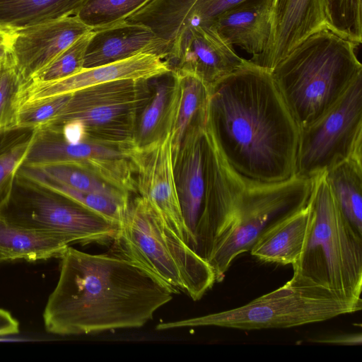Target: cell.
Instances as JSON below:
<instances>
[{
    "mask_svg": "<svg viewBox=\"0 0 362 362\" xmlns=\"http://www.w3.org/2000/svg\"><path fill=\"white\" fill-rule=\"evenodd\" d=\"M204 126L245 181L295 176L300 129L268 69L248 59L212 86Z\"/></svg>",
    "mask_w": 362,
    "mask_h": 362,
    "instance_id": "cell-1",
    "label": "cell"
},
{
    "mask_svg": "<svg viewBox=\"0 0 362 362\" xmlns=\"http://www.w3.org/2000/svg\"><path fill=\"white\" fill-rule=\"evenodd\" d=\"M173 294L129 260L69 246L60 257L59 279L44 310L45 328L65 336L141 327Z\"/></svg>",
    "mask_w": 362,
    "mask_h": 362,
    "instance_id": "cell-2",
    "label": "cell"
},
{
    "mask_svg": "<svg viewBox=\"0 0 362 362\" xmlns=\"http://www.w3.org/2000/svg\"><path fill=\"white\" fill-rule=\"evenodd\" d=\"M358 46L324 28L308 36L271 71L300 130L329 111L362 75Z\"/></svg>",
    "mask_w": 362,
    "mask_h": 362,
    "instance_id": "cell-3",
    "label": "cell"
},
{
    "mask_svg": "<svg viewBox=\"0 0 362 362\" xmlns=\"http://www.w3.org/2000/svg\"><path fill=\"white\" fill-rule=\"evenodd\" d=\"M308 204L306 235L289 281L362 300V235L339 211L323 174L315 179Z\"/></svg>",
    "mask_w": 362,
    "mask_h": 362,
    "instance_id": "cell-4",
    "label": "cell"
},
{
    "mask_svg": "<svg viewBox=\"0 0 362 362\" xmlns=\"http://www.w3.org/2000/svg\"><path fill=\"white\" fill-rule=\"evenodd\" d=\"M110 253L144 269L174 293L201 299L216 282L202 257L175 233L140 196L130 199Z\"/></svg>",
    "mask_w": 362,
    "mask_h": 362,
    "instance_id": "cell-5",
    "label": "cell"
},
{
    "mask_svg": "<svg viewBox=\"0 0 362 362\" xmlns=\"http://www.w3.org/2000/svg\"><path fill=\"white\" fill-rule=\"evenodd\" d=\"M246 182L231 211L198 254L221 282L234 259L250 250L259 233L283 215L306 205L315 179L297 176L276 183Z\"/></svg>",
    "mask_w": 362,
    "mask_h": 362,
    "instance_id": "cell-6",
    "label": "cell"
},
{
    "mask_svg": "<svg viewBox=\"0 0 362 362\" xmlns=\"http://www.w3.org/2000/svg\"><path fill=\"white\" fill-rule=\"evenodd\" d=\"M362 300H347L317 286L287 281L279 288L231 310L163 322L156 329L216 326L238 329L290 328L361 310Z\"/></svg>",
    "mask_w": 362,
    "mask_h": 362,
    "instance_id": "cell-7",
    "label": "cell"
},
{
    "mask_svg": "<svg viewBox=\"0 0 362 362\" xmlns=\"http://www.w3.org/2000/svg\"><path fill=\"white\" fill-rule=\"evenodd\" d=\"M0 218L21 227L58 235L70 245L108 243L119 227L19 172L10 199L0 211Z\"/></svg>",
    "mask_w": 362,
    "mask_h": 362,
    "instance_id": "cell-8",
    "label": "cell"
},
{
    "mask_svg": "<svg viewBox=\"0 0 362 362\" xmlns=\"http://www.w3.org/2000/svg\"><path fill=\"white\" fill-rule=\"evenodd\" d=\"M151 93V78L120 79L87 87L71 93L64 107L47 124L61 127L77 119L86 127V140L135 144L138 117Z\"/></svg>",
    "mask_w": 362,
    "mask_h": 362,
    "instance_id": "cell-9",
    "label": "cell"
},
{
    "mask_svg": "<svg viewBox=\"0 0 362 362\" xmlns=\"http://www.w3.org/2000/svg\"><path fill=\"white\" fill-rule=\"evenodd\" d=\"M351 156L362 157V75L329 111L300 130L295 176L315 179Z\"/></svg>",
    "mask_w": 362,
    "mask_h": 362,
    "instance_id": "cell-10",
    "label": "cell"
},
{
    "mask_svg": "<svg viewBox=\"0 0 362 362\" xmlns=\"http://www.w3.org/2000/svg\"><path fill=\"white\" fill-rule=\"evenodd\" d=\"M136 145H118L86 140L66 142L61 128L39 126L21 166L37 168L66 163L97 177L129 194L137 193L132 154Z\"/></svg>",
    "mask_w": 362,
    "mask_h": 362,
    "instance_id": "cell-11",
    "label": "cell"
},
{
    "mask_svg": "<svg viewBox=\"0 0 362 362\" xmlns=\"http://www.w3.org/2000/svg\"><path fill=\"white\" fill-rule=\"evenodd\" d=\"M132 158L137 193L158 217L193 250L177 191L170 132L166 131L157 140L146 146H136Z\"/></svg>",
    "mask_w": 362,
    "mask_h": 362,
    "instance_id": "cell-12",
    "label": "cell"
},
{
    "mask_svg": "<svg viewBox=\"0 0 362 362\" xmlns=\"http://www.w3.org/2000/svg\"><path fill=\"white\" fill-rule=\"evenodd\" d=\"M213 25L185 28L165 62L172 71L192 74L211 88L247 63Z\"/></svg>",
    "mask_w": 362,
    "mask_h": 362,
    "instance_id": "cell-13",
    "label": "cell"
},
{
    "mask_svg": "<svg viewBox=\"0 0 362 362\" xmlns=\"http://www.w3.org/2000/svg\"><path fill=\"white\" fill-rule=\"evenodd\" d=\"M91 30L76 16L10 32L8 54L25 84Z\"/></svg>",
    "mask_w": 362,
    "mask_h": 362,
    "instance_id": "cell-14",
    "label": "cell"
},
{
    "mask_svg": "<svg viewBox=\"0 0 362 362\" xmlns=\"http://www.w3.org/2000/svg\"><path fill=\"white\" fill-rule=\"evenodd\" d=\"M170 71L160 56L141 53L117 62L91 67L51 82H28L20 94V106L27 102L63 94L120 79H150ZM19 106V107H20Z\"/></svg>",
    "mask_w": 362,
    "mask_h": 362,
    "instance_id": "cell-15",
    "label": "cell"
},
{
    "mask_svg": "<svg viewBox=\"0 0 362 362\" xmlns=\"http://www.w3.org/2000/svg\"><path fill=\"white\" fill-rule=\"evenodd\" d=\"M324 28H329L324 0H274L270 39L254 64L271 71L300 42Z\"/></svg>",
    "mask_w": 362,
    "mask_h": 362,
    "instance_id": "cell-16",
    "label": "cell"
},
{
    "mask_svg": "<svg viewBox=\"0 0 362 362\" xmlns=\"http://www.w3.org/2000/svg\"><path fill=\"white\" fill-rule=\"evenodd\" d=\"M206 192L197 225V247L223 223L241 196L246 185L227 163L204 125Z\"/></svg>",
    "mask_w": 362,
    "mask_h": 362,
    "instance_id": "cell-17",
    "label": "cell"
},
{
    "mask_svg": "<svg viewBox=\"0 0 362 362\" xmlns=\"http://www.w3.org/2000/svg\"><path fill=\"white\" fill-rule=\"evenodd\" d=\"M206 118V116L189 127L177 153L173 157L174 175L181 211L195 252V231L206 192L205 145L202 132Z\"/></svg>",
    "mask_w": 362,
    "mask_h": 362,
    "instance_id": "cell-18",
    "label": "cell"
},
{
    "mask_svg": "<svg viewBox=\"0 0 362 362\" xmlns=\"http://www.w3.org/2000/svg\"><path fill=\"white\" fill-rule=\"evenodd\" d=\"M141 53L155 54L165 60L168 47L148 27L124 21L93 31L86 50L83 68L117 62Z\"/></svg>",
    "mask_w": 362,
    "mask_h": 362,
    "instance_id": "cell-19",
    "label": "cell"
},
{
    "mask_svg": "<svg viewBox=\"0 0 362 362\" xmlns=\"http://www.w3.org/2000/svg\"><path fill=\"white\" fill-rule=\"evenodd\" d=\"M274 0H245L218 16L211 23L232 45L252 55L255 63L270 39Z\"/></svg>",
    "mask_w": 362,
    "mask_h": 362,
    "instance_id": "cell-20",
    "label": "cell"
},
{
    "mask_svg": "<svg viewBox=\"0 0 362 362\" xmlns=\"http://www.w3.org/2000/svg\"><path fill=\"white\" fill-rule=\"evenodd\" d=\"M309 216L308 203L269 223L252 245L251 255L264 262L292 265L302 251Z\"/></svg>",
    "mask_w": 362,
    "mask_h": 362,
    "instance_id": "cell-21",
    "label": "cell"
},
{
    "mask_svg": "<svg viewBox=\"0 0 362 362\" xmlns=\"http://www.w3.org/2000/svg\"><path fill=\"white\" fill-rule=\"evenodd\" d=\"M173 71L174 83L165 129L170 132L175 157L189 127L206 115L210 88L192 74Z\"/></svg>",
    "mask_w": 362,
    "mask_h": 362,
    "instance_id": "cell-22",
    "label": "cell"
},
{
    "mask_svg": "<svg viewBox=\"0 0 362 362\" xmlns=\"http://www.w3.org/2000/svg\"><path fill=\"white\" fill-rule=\"evenodd\" d=\"M69 246L58 235L21 227L0 218V252L8 261L60 258Z\"/></svg>",
    "mask_w": 362,
    "mask_h": 362,
    "instance_id": "cell-23",
    "label": "cell"
},
{
    "mask_svg": "<svg viewBox=\"0 0 362 362\" xmlns=\"http://www.w3.org/2000/svg\"><path fill=\"white\" fill-rule=\"evenodd\" d=\"M86 0H0V29L13 32L75 16Z\"/></svg>",
    "mask_w": 362,
    "mask_h": 362,
    "instance_id": "cell-24",
    "label": "cell"
},
{
    "mask_svg": "<svg viewBox=\"0 0 362 362\" xmlns=\"http://www.w3.org/2000/svg\"><path fill=\"white\" fill-rule=\"evenodd\" d=\"M323 176L339 211L362 235V157L351 156Z\"/></svg>",
    "mask_w": 362,
    "mask_h": 362,
    "instance_id": "cell-25",
    "label": "cell"
},
{
    "mask_svg": "<svg viewBox=\"0 0 362 362\" xmlns=\"http://www.w3.org/2000/svg\"><path fill=\"white\" fill-rule=\"evenodd\" d=\"M36 129L23 125L0 128V211L10 199L17 172L30 148Z\"/></svg>",
    "mask_w": 362,
    "mask_h": 362,
    "instance_id": "cell-26",
    "label": "cell"
},
{
    "mask_svg": "<svg viewBox=\"0 0 362 362\" xmlns=\"http://www.w3.org/2000/svg\"><path fill=\"white\" fill-rule=\"evenodd\" d=\"M153 79L151 95L141 111L136 123L134 142L139 147L157 140L166 132L165 122L174 83L173 71L170 70Z\"/></svg>",
    "mask_w": 362,
    "mask_h": 362,
    "instance_id": "cell-27",
    "label": "cell"
},
{
    "mask_svg": "<svg viewBox=\"0 0 362 362\" xmlns=\"http://www.w3.org/2000/svg\"><path fill=\"white\" fill-rule=\"evenodd\" d=\"M18 172L57 192L117 224L122 223L129 200H122L104 194L81 192L59 183L35 168L21 166Z\"/></svg>",
    "mask_w": 362,
    "mask_h": 362,
    "instance_id": "cell-28",
    "label": "cell"
},
{
    "mask_svg": "<svg viewBox=\"0 0 362 362\" xmlns=\"http://www.w3.org/2000/svg\"><path fill=\"white\" fill-rule=\"evenodd\" d=\"M150 0H86L75 15L91 30L124 21Z\"/></svg>",
    "mask_w": 362,
    "mask_h": 362,
    "instance_id": "cell-29",
    "label": "cell"
},
{
    "mask_svg": "<svg viewBox=\"0 0 362 362\" xmlns=\"http://www.w3.org/2000/svg\"><path fill=\"white\" fill-rule=\"evenodd\" d=\"M35 168L54 180L81 192L104 194L122 200L130 199L129 194L70 164L54 163Z\"/></svg>",
    "mask_w": 362,
    "mask_h": 362,
    "instance_id": "cell-30",
    "label": "cell"
},
{
    "mask_svg": "<svg viewBox=\"0 0 362 362\" xmlns=\"http://www.w3.org/2000/svg\"><path fill=\"white\" fill-rule=\"evenodd\" d=\"M329 28L358 45L362 42V0H324Z\"/></svg>",
    "mask_w": 362,
    "mask_h": 362,
    "instance_id": "cell-31",
    "label": "cell"
},
{
    "mask_svg": "<svg viewBox=\"0 0 362 362\" xmlns=\"http://www.w3.org/2000/svg\"><path fill=\"white\" fill-rule=\"evenodd\" d=\"M24 85L6 52L0 59V128L17 125L20 94Z\"/></svg>",
    "mask_w": 362,
    "mask_h": 362,
    "instance_id": "cell-32",
    "label": "cell"
},
{
    "mask_svg": "<svg viewBox=\"0 0 362 362\" xmlns=\"http://www.w3.org/2000/svg\"><path fill=\"white\" fill-rule=\"evenodd\" d=\"M92 35L91 30L79 37L37 72L29 82L54 81L81 71L83 68L86 50Z\"/></svg>",
    "mask_w": 362,
    "mask_h": 362,
    "instance_id": "cell-33",
    "label": "cell"
},
{
    "mask_svg": "<svg viewBox=\"0 0 362 362\" xmlns=\"http://www.w3.org/2000/svg\"><path fill=\"white\" fill-rule=\"evenodd\" d=\"M70 96L63 94L22 104L18 112L17 125L37 127L49 124L64 107Z\"/></svg>",
    "mask_w": 362,
    "mask_h": 362,
    "instance_id": "cell-34",
    "label": "cell"
},
{
    "mask_svg": "<svg viewBox=\"0 0 362 362\" xmlns=\"http://www.w3.org/2000/svg\"><path fill=\"white\" fill-rule=\"evenodd\" d=\"M244 1L245 0H187L180 32L188 26L209 25L221 13Z\"/></svg>",
    "mask_w": 362,
    "mask_h": 362,
    "instance_id": "cell-35",
    "label": "cell"
},
{
    "mask_svg": "<svg viewBox=\"0 0 362 362\" xmlns=\"http://www.w3.org/2000/svg\"><path fill=\"white\" fill-rule=\"evenodd\" d=\"M64 140L70 144H78L86 140L87 132L83 123L77 119L66 122L61 127Z\"/></svg>",
    "mask_w": 362,
    "mask_h": 362,
    "instance_id": "cell-36",
    "label": "cell"
},
{
    "mask_svg": "<svg viewBox=\"0 0 362 362\" xmlns=\"http://www.w3.org/2000/svg\"><path fill=\"white\" fill-rule=\"evenodd\" d=\"M19 332V324L11 314L0 308V337Z\"/></svg>",
    "mask_w": 362,
    "mask_h": 362,
    "instance_id": "cell-37",
    "label": "cell"
},
{
    "mask_svg": "<svg viewBox=\"0 0 362 362\" xmlns=\"http://www.w3.org/2000/svg\"><path fill=\"white\" fill-rule=\"evenodd\" d=\"M320 342L331 343V344H361V334H351L344 336H337L332 338L323 339L317 340Z\"/></svg>",
    "mask_w": 362,
    "mask_h": 362,
    "instance_id": "cell-38",
    "label": "cell"
},
{
    "mask_svg": "<svg viewBox=\"0 0 362 362\" xmlns=\"http://www.w3.org/2000/svg\"><path fill=\"white\" fill-rule=\"evenodd\" d=\"M10 40V32L0 29V59L8 52Z\"/></svg>",
    "mask_w": 362,
    "mask_h": 362,
    "instance_id": "cell-39",
    "label": "cell"
}]
</instances>
